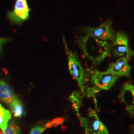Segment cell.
<instances>
[{
	"label": "cell",
	"instance_id": "obj_1",
	"mask_svg": "<svg viewBox=\"0 0 134 134\" xmlns=\"http://www.w3.org/2000/svg\"><path fill=\"white\" fill-rule=\"evenodd\" d=\"M79 44L85 56L94 65H99L110 56L111 45L109 42L86 35L79 39Z\"/></svg>",
	"mask_w": 134,
	"mask_h": 134
},
{
	"label": "cell",
	"instance_id": "obj_2",
	"mask_svg": "<svg viewBox=\"0 0 134 134\" xmlns=\"http://www.w3.org/2000/svg\"><path fill=\"white\" fill-rule=\"evenodd\" d=\"M64 41L66 50L69 70L73 77L76 80L81 93L85 95L87 86H86V74L77 53L70 50L67 46L66 42L64 38Z\"/></svg>",
	"mask_w": 134,
	"mask_h": 134
},
{
	"label": "cell",
	"instance_id": "obj_3",
	"mask_svg": "<svg viewBox=\"0 0 134 134\" xmlns=\"http://www.w3.org/2000/svg\"><path fill=\"white\" fill-rule=\"evenodd\" d=\"M79 119L81 126L85 130V134H110L100 120L96 110L90 108L87 117L80 116Z\"/></svg>",
	"mask_w": 134,
	"mask_h": 134
},
{
	"label": "cell",
	"instance_id": "obj_4",
	"mask_svg": "<svg viewBox=\"0 0 134 134\" xmlns=\"http://www.w3.org/2000/svg\"><path fill=\"white\" fill-rule=\"evenodd\" d=\"M82 31L86 35L108 42V41L113 42L116 35V32L113 27L112 21L111 19L106 20L96 27H83L82 29Z\"/></svg>",
	"mask_w": 134,
	"mask_h": 134
},
{
	"label": "cell",
	"instance_id": "obj_5",
	"mask_svg": "<svg viewBox=\"0 0 134 134\" xmlns=\"http://www.w3.org/2000/svg\"><path fill=\"white\" fill-rule=\"evenodd\" d=\"M129 38L122 31L116 33L115 39L111 45V52L116 58L127 57L129 59L134 56V51L130 47Z\"/></svg>",
	"mask_w": 134,
	"mask_h": 134
},
{
	"label": "cell",
	"instance_id": "obj_6",
	"mask_svg": "<svg viewBox=\"0 0 134 134\" xmlns=\"http://www.w3.org/2000/svg\"><path fill=\"white\" fill-rule=\"evenodd\" d=\"M119 77L106 71L101 72L94 70L91 72V82L101 91L109 90L115 85Z\"/></svg>",
	"mask_w": 134,
	"mask_h": 134
},
{
	"label": "cell",
	"instance_id": "obj_7",
	"mask_svg": "<svg viewBox=\"0 0 134 134\" xmlns=\"http://www.w3.org/2000/svg\"><path fill=\"white\" fill-rule=\"evenodd\" d=\"M30 10L27 0H16L14 9L8 12V18L13 24H21L29 19Z\"/></svg>",
	"mask_w": 134,
	"mask_h": 134
},
{
	"label": "cell",
	"instance_id": "obj_8",
	"mask_svg": "<svg viewBox=\"0 0 134 134\" xmlns=\"http://www.w3.org/2000/svg\"><path fill=\"white\" fill-rule=\"evenodd\" d=\"M118 98L124 104L130 116L134 118V85L130 82H125L122 86Z\"/></svg>",
	"mask_w": 134,
	"mask_h": 134
},
{
	"label": "cell",
	"instance_id": "obj_9",
	"mask_svg": "<svg viewBox=\"0 0 134 134\" xmlns=\"http://www.w3.org/2000/svg\"><path fill=\"white\" fill-rule=\"evenodd\" d=\"M129 60L127 57L119 58L115 62L109 64L106 71L117 77H130L131 67L128 64Z\"/></svg>",
	"mask_w": 134,
	"mask_h": 134
},
{
	"label": "cell",
	"instance_id": "obj_10",
	"mask_svg": "<svg viewBox=\"0 0 134 134\" xmlns=\"http://www.w3.org/2000/svg\"><path fill=\"white\" fill-rule=\"evenodd\" d=\"M16 98L10 86L4 81H0V100L9 104Z\"/></svg>",
	"mask_w": 134,
	"mask_h": 134
},
{
	"label": "cell",
	"instance_id": "obj_11",
	"mask_svg": "<svg viewBox=\"0 0 134 134\" xmlns=\"http://www.w3.org/2000/svg\"><path fill=\"white\" fill-rule=\"evenodd\" d=\"M64 121V119L61 117L55 118L45 124L38 125L34 127L31 130L29 134H42L45 130L48 128L53 127H56L61 124Z\"/></svg>",
	"mask_w": 134,
	"mask_h": 134
},
{
	"label": "cell",
	"instance_id": "obj_12",
	"mask_svg": "<svg viewBox=\"0 0 134 134\" xmlns=\"http://www.w3.org/2000/svg\"><path fill=\"white\" fill-rule=\"evenodd\" d=\"M10 108L15 117H21L24 113V109L20 101L18 98L9 103Z\"/></svg>",
	"mask_w": 134,
	"mask_h": 134
},
{
	"label": "cell",
	"instance_id": "obj_13",
	"mask_svg": "<svg viewBox=\"0 0 134 134\" xmlns=\"http://www.w3.org/2000/svg\"><path fill=\"white\" fill-rule=\"evenodd\" d=\"M12 118V114L0 104V129L4 130Z\"/></svg>",
	"mask_w": 134,
	"mask_h": 134
},
{
	"label": "cell",
	"instance_id": "obj_14",
	"mask_svg": "<svg viewBox=\"0 0 134 134\" xmlns=\"http://www.w3.org/2000/svg\"><path fill=\"white\" fill-rule=\"evenodd\" d=\"M70 100L71 101L72 107L76 111L79 118L80 117L79 109L82 102V96L81 93L77 91H74L70 96Z\"/></svg>",
	"mask_w": 134,
	"mask_h": 134
},
{
	"label": "cell",
	"instance_id": "obj_15",
	"mask_svg": "<svg viewBox=\"0 0 134 134\" xmlns=\"http://www.w3.org/2000/svg\"><path fill=\"white\" fill-rule=\"evenodd\" d=\"M20 129L14 122L8 123L4 130H1L0 134H20Z\"/></svg>",
	"mask_w": 134,
	"mask_h": 134
},
{
	"label": "cell",
	"instance_id": "obj_16",
	"mask_svg": "<svg viewBox=\"0 0 134 134\" xmlns=\"http://www.w3.org/2000/svg\"><path fill=\"white\" fill-rule=\"evenodd\" d=\"M129 134H134V124L131 127Z\"/></svg>",
	"mask_w": 134,
	"mask_h": 134
},
{
	"label": "cell",
	"instance_id": "obj_17",
	"mask_svg": "<svg viewBox=\"0 0 134 134\" xmlns=\"http://www.w3.org/2000/svg\"><path fill=\"white\" fill-rule=\"evenodd\" d=\"M6 41L5 39L0 38V48L3 43H5Z\"/></svg>",
	"mask_w": 134,
	"mask_h": 134
}]
</instances>
